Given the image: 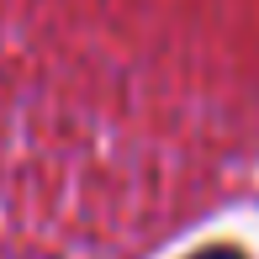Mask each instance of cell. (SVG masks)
Listing matches in <instances>:
<instances>
[{
	"label": "cell",
	"mask_w": 259,
	"mask_h": 259,
	"mask_svg": "<svg viewBox=\"0 0 259 259\" xmlns=\"http://www.w3.org/2000/svg\"><path fill=\"white\" fill-rule=\"evenodd\" d=\"M206 259H233V254H206Z\"/></svg>",
	"instance_id": "6da1fadb"
}]
</instances>
